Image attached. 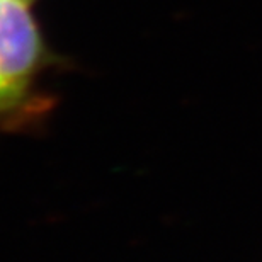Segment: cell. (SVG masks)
<instances>
[{
	"label": "cell",
	"instance_id": "7a4b0ae2",
	"mask_svg": "<svg viewBox=\"0 0 262 262\" xmlns=\"http://www.w3.org/2000/svg\"><path fill=\"white\" fill-rule=\"evenodd\" d=\"M26 2H28V0H26Z\"/></svg>",
	"mask_w": 262,
	"mask_h": 262
},
{
	"label": "cell",
	"instance_id": "6da1fadb",
	"mask_svg": "<svg viewBox=\"0 0 262 262\" xmlns=\"http://www.w3.org/2000/svg\"><path fill=\"white\" fill-rule=\"evenodd\" d=\"M43 55L26 0H0V116L26 96Z\"/></svg>",
	"mask_w": 262,
	"mask_h": 262
}]
</instances>
